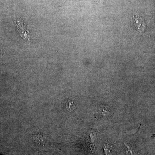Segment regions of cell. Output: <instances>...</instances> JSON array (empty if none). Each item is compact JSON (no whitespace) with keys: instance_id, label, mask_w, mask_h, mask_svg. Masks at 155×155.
<instances>
[{"instance_id":"6da1fadb","label":"cell","mask_w":155,"mask_h":155,"mask_svg":"<svg viewBox=\"0 0 155 155\" xmlns=\"http://www.w3.org/2000/svg\"><path fill=\"white\" fill-rule=\"evenodd\" d=\"M15 25L17 27L18 31L19 32L20 36L23 39H27L30 41L29 34L30 32L28 30L27 28L25 27V24L22 20H17L15 22Z\"/></svg>"},{"instance_id":"5b68a950","label":"cell","mask_w":155,"mask_h":155,"mask_svg":"<svg viewBox=\"0 0 155 155\" xmlns=\"http://www.w3.org/2000/svg\"><path fill=\"white\" fill-rule=\"evenodd\" d=\"M125 150H126L127 155H133L132 151L129 146L125 144Z\"/></svg>"},{"instance_id":"277c9868","label":"cell","mask_w":155,"mask_h":155,"mask_svg":"<svg viewBox=\"0 0 155 155\" xmlns=\"http://www.w3.org/2000/svg\"><path fill=\"white\" fill-rule=\"evenodd\" d=\"M66 106H67V109L69 110V111L73 110L75 108L74 104L73 101L69 102H67Z\"/></svg>"},{"instance_id":"8992f818","label":"cell","mask_w":155,"mask_h":155,"mask_svg":"<svg viewBox=\"0 0 155 155\" xmlns=\"http://www.w3.org/2000/svg\"><path fill=\"white\" fill-rule=\"evenodd\" d=\"M104 150L106 155H110V151L109 150L108 145L107 144L105 145Z\"/></svg>"},{"instance_id":"7a4b0ae2","label":"cell","mask_w":155,"mask_h":155,"mask_svg":"<svg viewBox=\"0 0 155 155\" xmlns=\"http://www.w3.org/2000/svg\"><path fill=\"white\" fill-rule=\"evenodd\" d=\"M132 20L134 25L138 31L140 33L144 32L146 29V24L144 20L140 17L137 15H134Z\"/></svg>"},{"instance_id":"3957f363","label":"cell","mask_w":155,"mask_h":155,"mask_svg":"<svg viewBox=\"0 0 155 155\" xmlns=\"http://www.w3.org/2000/svg\"><path fill=\"white\" fill-rule=\"evenodd\" d=\"M97 113L100 116L105 118L110 117L111 116V111L110 108L104 106H100L98 108Z\"/></svg>"}]
</instances>
